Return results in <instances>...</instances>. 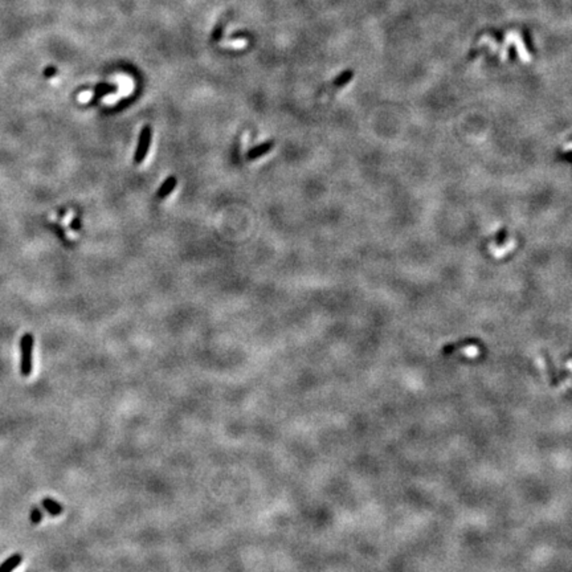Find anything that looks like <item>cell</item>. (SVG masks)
I'll use <instances>...</instances> for the list:
<instances>
[{
	"instance_id": "6da1fadb",
	"label": "cell",
	"mask_w": 572,
	"mask_h": 572,
	"mask_svg": "<svg viewBox=\"0 0 572 572\" xmlns=\"http://www.w3.org/2000/svg\"><path fill=\"white\" fill-rule=\"evenodd\" d=\"M21 349V362H20V371L23 376H29L32 374V354H33V335L24 334L20 341Z\"/></svg>"
},
{
	"instance_id": "7a4b0ae2",
	"label": "cell",
	"mask_w": 572,
	"mask_h": 572,
	"mask_svg": "<svg viewBox=\"0 0 572 572\" xmlns=\"http://www.w3.org/2000/svg\"><path fill=\"white\" fill-rule=\"evenodd\" d=\"M151 127L150 126H144L139 134V140H138L135 152H134V162L136 164L142 163L146 155H147L148 148H150V144H151Z\"/></svg>"
},
{
	"instance_id": "3957f363",
	"label": "cell",
	"mask_w": 572,
	"mask_h": 572,
	"mask_svg": "<svg viewBox=\"0 0 572 572\" xmlns=\"http://www.w3.org/2000/svg\"><path fill=\"white\" fill-rule=\"evenodd\" d=\"M273 144H274V142H273V140H268V142H265V143L258 144V146L253 147L249 152H248V155H246L248 156V159L253 160V159H257V158H260V156L265 155L266 152H269L270 150H272Z\"/></svg>"
},
{
	"instance_id": "277c9868",
	"label": "cell",
	"mask_w": 572,
	"mask_h": 572,
	"mask_svg": "<svg viewBox=\"0 0 572 572\" xmlns=\"http://www.w3.org/2000/svg\"><path fill=\"white\" fill-rule=\"evenodd\" d=\"M176 183L178 182H176V178H175V176H168V178L163 182V184L159 187V190L156 192V197H158V199H164V197L168 196V195L175 190Z\"/></svg>"
},
{
	"instance_id": "5b68a950",
	"label": "cell",
	"mask_w": 572,
	"mask_h": 572,
	"mask_svg": "<svg viewBox=\"0 0 572 572\" xmlns=\"http://www.w3.org/2000/svg\"><path fill=\"white\" fill-rule=\"evenodd\" d=\"M23 562V555L20 554H13L0 566V572H12Z\"/></svg>"
},
{
	"instance_id": "8992f818",
	"label": "cell",
	"mask_w": 572,
	"mask_h": 572,
	"mask_svg": "<svg viewBox=\"0 0 572 572\" xmlns=\"http://www.w3.org/2000/svg\"><path fill=\"white\" fill-rule=\"evenodd\" d=\"M41 505H42V508L45 509L46 512L49 513L50 516H53V517L60 516L61 513H62V510H64V509H62V506H61V505L58 504L57 501L52 500V498H44V500L41 501Z\"/></svg>"
},
{
	"instance_id": "52a82bcc",
	"label": "cell",
	"mask_w": 572,
	"mask_h": 572,
	"mask_svg": "<svg viewBox=\"0 0 572 572\" xmlns=\"http://www.w3.org/2000/svg\"><path fill=\"white\" fill-rule=\"evenodd\" d=\"M29 518H30V522L33 523V525H37V523H40L41 522V519H42L41 510H40L37 506H33V508H32V512H30Z\"/></svg>"
},
{
	"instance_id": "ba28073f",
	"label": "cell",
	"mask_w": 572,
	"mask_h": 572,
	"mask_svg": "<svg viewBox=\"0 0 572 572\" xmlns=\"http://www.w3.org/2000/svg\"><path fill=\"white\" fill-rule=\"evenodd\" d=\"M506 240H508V231L504 228V229H501V231H498V233H497L496 236L497 245H505Z\"/></svg>"
},
{
	"instance_id": "9c48e42d",
	"label": "cell",
	"mask_w": 572,
	"mask_h": 572,
	"mask_svg": "<svg viewBox=\"0 0 572 572\" xmlns=\"http://www.w3.org/2000/svg\"><path fill=\"white\" fill-rule=\"evenodd\" d=\"M72 228H74V229H80V220L78 219H74L72 221Z\"/></svg>"
}]
</instances>
